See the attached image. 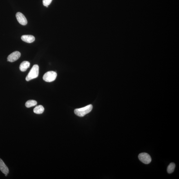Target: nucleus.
Listing matches in <instances>:
<instances>
[{
  "instance_id": "obj_1",
  "label": "nucleus",
  "mask_w": 179,
  "mask_h": 179,
  "mask_svg": "<svg viewBox=\"0 0 179 179\" xmlns=\"http://www.w3.org/2000/svg\"><path fill=\"white\" fill-rule=\"evenodd\" d=\"M92 105H89L83 108L75 109L74 113L77 115L83 117L90 112L92 110Z\"/></svg>"
},
{
  "instance_id": "obj_2",
  "label": "nucleus",
  "mask_w": 179,
  "mask_h": 179,
  "mask_svg": "<svg viewBox=\"0 0 179 179\" xmlns=\"http://www.w3.org/2000/svg\"><path fill=\"white\" fill-rule=\"evenodd\" d=\"M39 74V67L37 64H35L33 67L27 75L26 80L27 81L37 78Z\"/></svg>"
},
{
  "instance_id": "obj_3",
  "label": "nucleus",
  "mask_w": 179,
  "mask_h": 179,
  "mask_svg": "<svg viewBox=\"0 0 179 179\" xmlns=\"http://www.w3.org/2000/svg\"><path fill=\"white\" fill-rule=\"evenodd\" d=\"M57 74L54 71L47 72L43 75V79L46 82H52L56 80L57 77Z\"/></svg>"
},
{
  "instance_id": "obj_4",
  "label": "nucleus",
  "mask_w": 179,
  "mask_h": 179,
  "mask_svg": "<svg viewBox=\"0 0 179 179\" xmlns=\"http://www.w3.org/2000/svg\"><path fill=\"white\" fill-rule=\"evenodd\" d=\"M138 158L141 162L145 164L150 163L152 160L150 155L146 153H140L138 156Z\"/></svg>"
},
{
  "instance_id": "obj_5",
  "label": "nucleus",
  "mask_w": 179,
  "mask_h": 179,
  "mask_svg": "<svg viewBox=\"0 0 179 179\" xmlns=\"http://www.w3.org/2000/svg\"><path fill=\"white\" fill-rule=\"evenodd\" d=\"M21 56V53L18 51H15L9 55L7 57V61L13 62L18 60Z\"/></svg>"
},
{
  "instance_id": "obj_6",
  "label": "nucleus",
  "mask_w": 179,
  "mask_h": 179,
  "mask_svg": "<svg viewBox=\"0 0 179 179\" xmlns=\"http://www.w3.org/2000/svg\"><path fill=\"white\" fill-rule=\"evenodd\" d=\"M16 19L19 23L22 25H26L27 24L26 18L24 15L20 12H17L16 15Z\"/></svg>"
},
{
  "instance_id": "obj_7",
  "label": "nucleus",
  "mask_w": 179,
  "mask_h": 179,
  "mask_svg": "<svg viewBox=\"0 0 179 179\" xmlns=\"http://www.w3.org/2000/svg\"><path fill=\"white\" fill-rule=\"evenodd\" d=\"M21 39L24 42L29 43H31L34 42L35 40L34 36L31 35H24L22 36Z\"/></svg>"
},
{
  "instance_id": "obj_8",
  "label": "nucleus",
  "mask_w": 179,
  "mask_h": 179,
  "mask_svg": "<svg viewBox=\"0 0 179 179\" xmlns=\"http://www.w3.org/2000/svg\"><path fill=\"white\" fill-rule=\"evenodd\" d=\"M0 170L5 174H8L9 170L8 167L6 165L2 159L0 158Z\"/></svg>"
},
{
  "instance_id": "obj_9",
  "label": "nucleus",
  "mask_w": 179,
  "mask_h": 179,
  "mask_svg": "<svg viewBox=\"0 0 179 179\" xmlns=\"http://www.w3.org/2000/svg\"><path fill=\"white\" fill-rule=\"evenodd\" d=\"M30 66V63L29 62L26 61H24L22 62L20 65V70L22 72L26 71Z\"/></svg>"
},
{
  "instance_id": "obj_10",
  "label": "nucleus",
  "mask_w": 179,
  "mask_h": 179,
  "mask_svg": "<svg viewBox=\"0 0 179 179\" xmlns=\"http://www.w3.org/2000/svg\"><path fill=\"white\" fill-rule=\"evenodd\" d=\"M44 108L42 105H39L36 106L34 109V112L36 114H41L44 111Z\"/></svg>"
},
{
  "instance_id": "obj_11",
  "label": "nucleus",
  "mask_w": 179,
  "mask_h": 179,
  "mask_svg": "<svg viewBox=\"0 0 179 179\" xmlns=\"http://www.w3.org/2000/svg\"><path fill=\"white\" fill-rule=\"evenodd\" d=\"M37 104V102L34 100H29L25 103L26 106L27 108H29L34 106Z\"/></svg>"
},
{
  "instance_id": "obj_12",
  "label": "nucleus",
  "mask_w": 179,
  "mask_h": 179,
  "mask_svg": "<svg viewBox=\"0 0 179 179\" xmlns=\"http://www.w3.org/2000/svg\"><path fill=\"white\" fill-rule=\"evenodd\" d=\"M176 165L174 163H171L168 166L167 168V172L169 174H170L174 172V170Z\"/></svg>"
},
{
  "instance_id": "obj_13",
  "label": "nucleus",
  "mask_w": 179,
  "mask_h": 179,
  "mask_svg": "<svg viewBox=\"0 0 179 179\" xmlns=\"http://www.w3.org/2000/svg\"><path fill=\"white\" fill-rule=\"evenodd\" d=\"M52 1L53 0H43V4L44 6L47 7L50 5L51 3L52 2Z\"/></svg>"
}]
</instances>
